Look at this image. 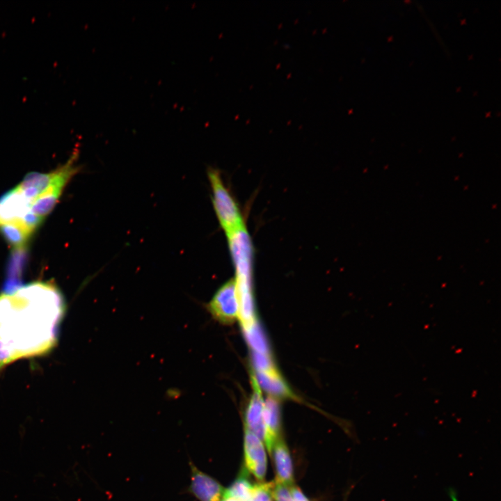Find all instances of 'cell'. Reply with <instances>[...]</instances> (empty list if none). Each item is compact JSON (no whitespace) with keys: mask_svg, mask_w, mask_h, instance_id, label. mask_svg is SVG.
Masks as SVG:
<instances>
[{"mask_svg":"<svg viewBox=\"0 0 501 501\" xmlns=\"http://www.w3.org/2000/svg\"><path fill=\"white\" fill-rule=\"evenodd\" d=\"M63 312L62 296L50 283L6 289L0 295V367L49 351Z\"/></svg>","mask_w":501,"mask_h":501,"instance_id":"1","label":"cell"},{"mask_svg":"<svg viewBox=\"0 0 501 501\" xmlns=\"http://www.w3.org/2000/svg\"><path fill=\"white\" fill-rule=\"evenodd\" d=\"M208 180L212 189V201L218 221L226 236L246 229L239 205L224 184L219 171L209 168Z\"/></svg>","mask_w":501,"mask_h":501,"instance_id":"2","label":"cell"},{"mask_svg":"<svg viewBox=\"0 0 501 501\" xmlns=\"http://www.w3.org/2000/svg\"><path fill=\"white\" fill-rule=\"evenodd\" d=\"M212 316L218 321L230 324L239 317V302L234 279L224 283L207 304Z\"/></svg>","mask_w":501,"mask_h":501,"instance_id":"3","label":"cell"},{"mask_svg":"<svg viewBox=\"0 0 501 501\" xmlns=\"http://www.w3.org/2000/svg\"><path fill=\"white\" fill-rule=\"evenodd\" d=\"M263 441L245 428L244 450L246 470L262 482L267 467V454Z\"/></svg>","mask_w":501,"mask_h":501,"instance_id":"4","label":"cell"},{"mask_svg":"<svg viewBox=\"0 0 501 501\" xmlns=\"http://www.w3.org/2000/svg\"><path fill=\"white\" fill-rule=\"evenodd\" d=\"M191 491L200 501H221L225 488L214 479L191 467Z\"/></svg>","mask_w":501,"mask_h":501,"instance_id":"5","label":"cell"},{"mask_svg":"<svg viewBox=\"0 0 501 501\" xmlns=\"http://www.w3.org/2000/svg\"><path fill=\"white\" fill-rule=\"evenodd\" d=\"M270 454L273 459L276 470L275 482L287 487L294 485V470L289 448L283 436L279 437L273 443Z\"/></svg>","mask_w":501,"mask_h":501,"instance_id":"6","label":"cell"},{"mask_svg":"<svg viewBox=\"0 0 501 501\" xmlns=\"http://www.w3.org/2000/svg\"><path fill=\"white\" fill-rule=\"evenodd\" d=\"M263 420L264 426L263 443L270 454L275 441L282 436L280 406L274 397H269L264 402Z\"/></svg>","mask_w":501,"mask_h":501,"instance_id":"7","label":"cell"},{"mask_svg":"<svg viewBox=\"0 0 501 501\" xmlns=\"http://www.w3.org/2000/svg\"><path fill=\"white\" fill-rule=\"evenodd\" d=\"M254 392L248 404L245 413V428L252 431L262 441L264 437L263 420L264 401L260 394V386L253 381Z\"/></svg>","mask_w":501,"mask_h":501,"instance_id":"8","label":"cell"},{"mask_svg":"<svg viewBox=\"0 0 501 501\" xmlns=\"http://www.w3.org/2000/svg\"><path fill=\"white\" fill-rule=\"evenodd\" d=\"M255 380L258 385L274 397H294L289 388L275 368L266 371H256Z\"/></svg>","mask_w":501,"mask_h":501,"instance_id":"9","label":"cell"},{"mask_svg":"<svg viewBox=\"0 0 501 501\" xmlns=\"http://www.w3.org/2000/svg\"><path fill=\"white\" fill-rule=\"evenodd\" d=\"M246 470L239 475L234 482L225 488L223 498H232L238 501H248L253 487L246 477Z\"/></svg>","mask_w":501,"mask_h":501,"instance_id":"10","label":"cell"},{"mask_svg":"<svg viewBox=\"0 0 501 501\" xmlns=\"http://www.w3.org/2000/svg\"><path fill=\"white\" fill-rule=\"evenodd\" d=\"M273 482H260L253 485L248 501H273Z\"/></svg>","mask_w":501,"mask_h":501,"instance_id":"11","label":"cell"},{"mask_svg":"<svg viewBox=\"0 0 501 501\" xmlns=\"http://www.w3.org/2000/svg\"><path fill=\"white\" fill-rule=\"evenodd\" d=\"M273 498L274 501H294L291 495L289 487L275 482L273 488Z\"/></svg>","mask_w":501,"mask_h":501,"instance_id":"12","label":"cell"},{"mask_svg":"<svg viewBox=\"0 0 501 501\" xmlns=\"http://www.w3.org/2000/svg\"><path fill=\"white\" fill-rule=\"evenodd\" d=\"M289 489L294 501H310L301 489L294 484L289 486Z\"/></svg>","mask_w":501,"mask_h":501,"instance_id":"13","label":"cell"},{"mask_svg":"<svg viewBox=\"0 0 501 501\" xmlns=\"http://www.w3.org/2000/svg\"><path fill=\"white\" fill-rule=\"evenodd\" d=\"M221 501H238L232 498H223Z\"/></svg>","mask_w":501,"mask_h":501,"instance_id":"14","label":"cell"}]
</instances>
